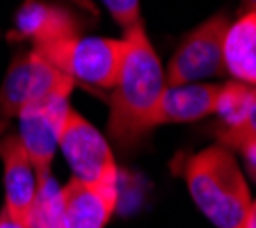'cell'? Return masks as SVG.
I'll use <instances>...</instances> for the list:
<instances>
[{
	"label": "cell",
	"mask_w": 256,
	"mask_h": 228,
	"mask_svg": "<svg viewBox=\"0 0 256 228\" xmlns=\"http://www.w3.org/2000/svg\"><path fill=\"white\" fill-rule=\"evenodd\" d=\"M234 149L238 151L242 158H245L247 169H250V174L256 178V139H247V142H240V144H236Z\"/></svg>",
	"instance_id": "cell-17"
},
{
	"label": "cell",
	"mask_w": 256,
	"mask_h": 228,
	"mask_svg": "<svg viewBox=\"0 0 256 228\" xmlns=\"http://www.w3.org/2000/svg\"><path fill=\"white\" fill-rule=\"evenodd\" d=\"M103 5L124 30L142 23V18H140V0H103Z\"/></svg>",
	"instance_id": "cell-16"
},
{
	"label": "cell",
	"mask_w": 256,
	"mask_h": 228,
	"mask_svg": "<svg viewBox=\"0 0 256 228\" xmlns=\"http://www.w3.org/2000/svg\"><path fill=\"white\" fill-rule=\"evenodd\" d=\"M69 96L71 94L50 96L46 101L32 103L18 112V123H21L18 139L37 169V178L50 176V165L60 146L62 126L71 112Z\"/></svg>",
	"instance_id": "cell-6"
},
{
	"label": "cell",
	"mask_w": 256,
	"mask_h": 228,
	"mask_svg": "<svg viewBox=\"0 0 256 228\" xmlns=\"http://www.w3.org/2000/svg\"><path fill=\"white\" fill-rule=\"evenodd\" d=\"M80 34V18L71 9L50 0H26L18 9L12 39L32 41L34 46Z\"/></svg>",
	"instance_id": "cell-9"
},
{
	"label": "cell",
	"mask_w": 256,
	"mask_h": 228,
	"mask_svg": "<svg viewBox=\"0 0 256 228\" xmlns=\"http://www.w3.org/2000/svg\"><path fill=\"white\" fill-rule=\"evenodd\" d=\"M245 228H256V201H252V206H250V213H247Z\"/></svg>",
	"instance_id": "cell-19"
},
{
	"label": "cell",
	"mask_w": 256,
	"mask_h": 228,
	"mask_svg": "<svg viewBox=\"0 0 256 228\" xmlns=\"http://www.w3.org/2000/svg\"><path fill=\"white\" fill-rule=\"evenodd\" d=\"M250 11H256V0H242L240 2V14H250Z\"/></svg>",
	"instance_id": "cell-20"
},
{
	"label": "cell",
	"mask_w": 256,
	"mask_h": 228,
	"mask_svg": "<svg viewBox=\"0 0 256 228\" xmlns=\"http://www.w3.org/2000/svg\"><path fill=\"white\" fill-rule=\"evenodd\" d=\"M0 228H28V224L16 217L12 210L2 208V210H0Z\"/></svg>",
	"instance_id": "cell-18"
},
{
	"label": "cell",
	"mask_w": 256,
	"mask_h": 228,
	"mask_svg": "<svg viewBox=\"0 0 256 228\" xmlns=\"http://www.w3.org/2000/svg\"><path fill=\"white\" fill-rule=\"evenodd\" d=\"M222 85H206V82H192V85L165 87L158 105L151 114L149 128L167 126V123H188L215 114L218 98Z\"/></svg>",
	"instance_id": "cell-11"
},
{
	"label": "cell",
	"mask_w": 256,
	"mask_h": 228,
	"mask_svg": "<svg viewBox=\"0 0 256 228\" xmlns=\"http://www.w3.org/2000/svg\"><path fill=\"white\" fill-rule=\"evenodd\" d=\"M117 169L92 183L71 178L62 187V228H106L117 210Z\"/></svg>",
	"instance_id": "cell-7"
},
{
	"label": "cell",
	"mask_w": 256,
	"mask_h": 228,
	"mask_svg": "<svg viewBox=\"0 0 256 228\" xmlns=\"http://www.w3.org/2000/svg\"><path fill=\"white\" fill-rule=\"evenodd\" d=\"M74 80L60 73L34 50L16 55L0 87V114L18 117L23 107L58 94H71Z\"/></svg>",
	"instance_id": "cell-4"
},
{
	"label": "cell",
	"mask_w": 256,
	"mask_h": 228,
	"mask_svg": "<svg viewBox=\"0 0 256 228\" xmlns=\"http://www.w3.org/2000/svg\"><path fill=\"white\" fill-rule=\"evenodd\" d=\"M124 41L126 50L112 87L108 130L122 149H128L151 133V114L165 91V69L142 23L128 27Z\"/></svg>",
	"instance_id": "cell-1"
},
{
	"label": "cell",
	"mask_w": 256,
	"mask_h": 228,
	"mask_svg": "<svg viewBox=\"0 0 256 228\" xmlns=\"http://www.w3.org/2000/svg\"><path fill=\"white\" fill-rule=\"evenodd\" d=\"M197 208L218 228H245L252 194L238 160L224 146H208L174 162Z\"/></svg>",
	"instance_id": "cell-2"
},
{
	"label": "cell",
	"mask_w": 256,
	"mask_h": 228,
	"mask_svg": "<svg viewBox=\"0 0 256 228\" xmlns=\"http://www.w3.org/2000/svg\"><path fill=\"white\" fill-rule=\"evenodd\" d=\"M224 71L242 85L256 87V11L240 14L224 37Z\"/></svg>",
	"instance_id": "cell-12"
},
{
	"label": "cell",
	"mask_w": 256,
	"mask_h": 228,
	"mask_svg": "<svg viewBox=\"0 0 256 228\" xmlns=\"http://www.w3.org/2000/svg\"><path fill=\"white\" fill-rule=\"evenodd\" d=\"M218 139H220V146H224V149H234L236 144L240 142L256 139V94L242 123L236 128H229V130H218Z\"/></svg>",
	"instance_id": "cell-15"
},
{
	"label": "cell",
	"mask_w": 256,
	"mask_h": 228,
	"mask_svg": "<svg viewBox=\"0 0 256 228\" xmlns=\"http://www.w3.org/2000/svg\"><path fill=\"white\" fill-rule=\"evenodd\" d=\"M28 228H62V187L53 181V176L39 178Z\"/></svg>",
	"instance_id": "cell-13"
},
{
	"label": "cell",
	"mask_w": 256,
	"mask_h": 228,
	"mask_svg": "<svg viewBox=\"0 0 256 228\" xmlns=\"http://www.w3.org/2000/svg\"><path fill=\"white\" fill-rule=\"evenodd\" d=\"M0 160L5 181V208L28 224L32 203L37 197L39 178L18 135H5L0 139Z\"/></svg>",
	"instance_id": "cell-10"
},
{
	"label": "cell",
	"mask_w": 256,
	"mask_h": 228,
	"mask_svg": "<svg viewBox=\"0 0 256 228\" xmlns=\"http://www.w3.org/2000/svg\"><path fill=\"white\" fill-rule=\"evenodd\" d=\"M231 21L224 14L208 18L188 34L176 48L165 73V87L192 85L204 78L222 75L224 71V37Z\"/></svg>",
	"instance_id": "cell-5"
},
{
	"label": "cell",
	"mask_w": 256,
	"mask_h": 228,
	"mask_svg": "<svg viewBox=\"0 0 256 228\" xmlns=\"http://www.w3.org/2000/svg\"><path fill=\"white\" fill-rule=\"evenodd\" d=\"M256 87L252 85H242V82H226L222 85L218 98V110L215 114H220L222 119V128L220 130H229L242 123V119L247 117L252 101H254Z\"/></svg>",
	"instance_id": "cell-14"
},
{
	"label": "cell",
	"mask_w": 256,
	"mask_h": 228,
	"mask_svg": "<svg viewBox=\"0 0 256 228\" xmlns=\"http://www.w3.org/2000/svg\"><path fill=\"white\" fill-rule=\"evenodd\" d=\"M60 73L96 89H112L117 85L126 41L108 37H69L32 48Z\"/></svg>",
	"instance_id": "cell-3"
},
{
	"label": "cell",
	"mask_w": 256,
	"mask_h": 228,
	"mask_svg": "<svg viewBox=\"0 0 256 228\" xmlns=\"http://www.w3.org/2000/svg\"><path fill=\"white\" fill-rule=\"evenodd\" d=\"M60 149L66 158V165L78 181H98L108 171H114V155L110 144L82 114L71 110L60 135Z\"/></svg>",
	"instance_id": "cell-8"
}]
</instances>
